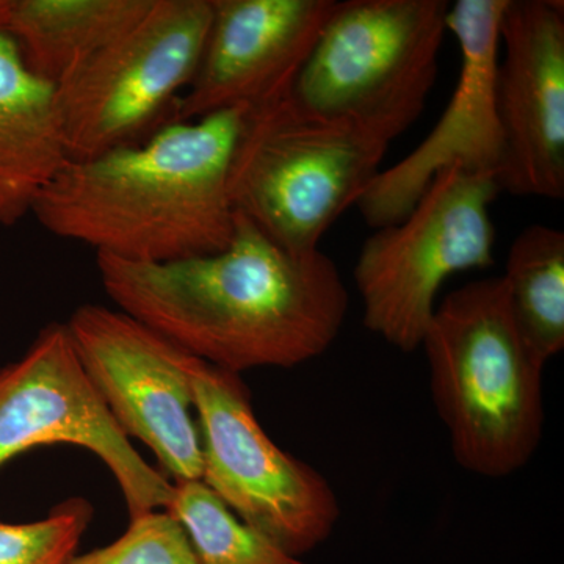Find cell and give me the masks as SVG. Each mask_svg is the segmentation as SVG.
Instances as JSON below:
<instances>
[{
	"label": "cell",
	"instance_id": "cell-1",
	"mask_svg": "<svg viewBox=\"0 0 564 564\" xmlns=\"http://www.w3.org/2000/svg\"><path fill=\"white\" fill-rule=\"evenodd\" d=\"M98 270L118 310L236 375L323 355L350 303L325 252L288 251L237 212L225 250L158 263L98 254Z\"/></svg>",
	"mask_w": 564,
	"mask_h": 564
},
{
	"label": "cell",
	"instance_id": "cell-2",
	"mask_svg": "<svg viewBox=\"0 0 564 564\" xmlns=\"http://www.w3.org/2000/svg\"><path fill=\"white\" fill-rule=\"evenodd\" d=\"M245 111L170 121L140 143L69 161L31 214L54 236L124 261L225 250L236 229L228 180Z\"/></svg>",
	"mask_w": 564,
	"mask_h": 564
},
{
	"label": "cell",
	"instance_id": "cell-3",
	"mask_svg": "<svg viewBox=\"0 0 564 564\" xmlns=\"http://www.w3.org/2000/svg\"><path fill=\"white\" fill-rule=\"evenodd\" d=\"M422 347L455 462L488 478L529 464L544 432L545 366L516 328L502 276L448 293Z\"/></svg>",
	"mask_w": 564,
	"mask_h": 564
},
{
	"label": "cell",
	"instance_id": "cell-4",
	"mask_svg": "<svg viewBox=\"0 0 564 564\" xmlns=\"http://www.w3.org/2000/svg\"><path fill=\"white\" fill-rule=\"evenodd\" d=\"M389 141L304 110L292 90L245 111L229 165L232 209L292 252L322 237L381 172Z\"/></svg>",
	"mask_w": 564,
	"mask_h": 564
},
{
	"label": "cell",
	"instance_id": "cell-5",
	"mask_svg": "<svg viewBox=\"0 0 564 564\" xmlns=\"http://www.w3.org/2000/svg\"><path fill=\"white\" fill-rule=\"evenodd\" d=\"M448 9L447 0L337 2L293 84V98L311 113L391 143L425 109Z\"/></svg>",
	"mask_w": 564,
	"mask_h": 564
},
{
	"label": "cell",
	"instance_id": "cell-6",
	"mask_svg": "<svg viewBox=\"0 0 564 564\" xmlns=\"http://www.w3.org/2000/svg\"><path fill=\"white\" fill-rule=\"evenodd\" d=\"M500 192L492 174L452 166L434 177L402 221L366 240L352 276L369 332L404 352L422 347L444 282L492 265L489 206Z\"/></svg>",
	"mask_w": 564,
	"mask_h": 564
},
{
	"label": "cell",
	"instance_id": "cell-7",
	"mask_svg": "<svg viewBox=\"0 0 564 564\" xmlns=\"http://www.w3.org/2000/svg\"><path fill=\"white\" fill-rule=\"evenodd\" d=\"M212 0H152L128 32L57 87L69 161L140 143L172 121L198 69Z\"/></svg>",
	"mask_w": 564,
	"mask_h": 564
},
{
	"label": "cell",
	"instance_id": "cell-8",
	"mask_svg": "<svg viewBox=\"0 0 564 564\" xmlns=\"http://www.w3.org/2000/svg\"><path fill=\"white\" fill-rule=\"evenodd\" d=\"M202 481L245 524L293 556L325 543L340 507L329 481L263 432L240 375L192 356Z\"/></svg>",
	"mask_w": 564,
	"mask_h": 564
},
{
	"label": "cell",
	"instance_id": "cell-9",
	"mask_svg": "<svg viewBox=\"0 0 564 564\" xmlns=\"http://www.w3.org/2000/svg\"><path fill=\"white\" fill-rule=\"evenodd\" d=\"M65 325L82 369L121 432L147 445L174 485L202 480L191 352L99 304L77 307Z\"/></svg>",
	"mask_w": 564,
	"mask_h": 564
},
{
	"label": "cell",
	"instance_id": "cell-10",
	"mask_svg": "<svg viewBox=\"0 0 564 564\" xmlns=\"http://www.w3.org/2000/svg\"><path fill=\"white\" fill-rule=\"evenodd\" d=\"M93 452L124 496L129 519L166 510L174 485L113 421L82 369L65 323H50L25 355L0 369V467L41 445Z\"/></svg>",
	"mask_w": 564,
	"mask_h": 564
},
{
	"label": "cell",
	"instance_id": "cell-11",
	"mask_svg": "<svg viewBox=\"0 0 564 564\" xmlns=\"http://www.w3.org/2000/svg\"><path fill=\"white\" fill-rule=\"evenodd\" d=\"M505 6L507 0H458L448 9L447 31L462 54L458 84L430 135L402 161L381 170L356 203L370 228L402 221L434 177L452 166L499 181L505 147L496 79Z\"/></svg>",
	"mask_w": 564,
	"mask_h": 564
},
{
	"label": "cell",
	"instance_id": "cell-12",
	"mask_svg": "<svg viewBox=\"0 0 564 564\" xmlns=\"http://www.w3.org/2000/svg\"><path fill=\"white\" fill-rule=\"evenodd\" d=\"M496 99L503 133L500 188L516 196H564V6L507 0Z\"/></svg>",
	"mask_w": 564,
	"mask_h": 564
},
{
	"label": "cell",
	"instance_id": "cell-13",
	"mask_svg": "<svg viewBox=\"0 0 564 564\" xmlns=\"http://www.w3.org/2000/svg\"><path fill=\"white\" fill-rule=\"evenodd\" d=\"M337 0H212L198 69L172 121L252 109L291 91Z\"/></svg>",
	"mask_w": 564,
	"mask_h": 564
},
{
	"label": "cell",
	"instance_id": "cell-14",
	"mask_svg": "<svg viewBox=\"0 0 564 564\" xmlns=\"http://www.w3.org/2000/svg\"><path fill=\"white\" fill-rule=\"evenodd\" d=\"M69 162L58 93L33 73L9 32H0V223L32 212L40 192Z\"/></svg>",
	"mask_w": 564,
	"mask_h": 564
},
{
	"label": "cell",
	"instance_id": "cell-15",
	"mask_svg": "<svg viewBox=\"0 0 564 564\" xmlns=\"http://www.w3.org/2000/svg\"><path fill=\"white\" fill-rule=\"evenodd\" d=\"M152 0H10L6 32L33 73L55 87L128 32Z\"/></svg>",
	"mask_w": 564,
	"mask_h": 564
},
{
	"label": "cell",
	"instance_id": "cell-16",
	"mask_svg": "<svg viewBox=\"0 0 564 564\" xmlns=\"http://www.w3.org/2000/svg\"><path fill=\"white\" fill-rule=\"evenodd\" d=\"M502 280L516 328L545 366L564 347V234L525 228L511 245Z\"/></svg>",
	"mask_w": 564,
	"mask_h": 564
},
{
	"label": "cell",
	"instance_id": "cell-17",
	"mask_svg": "<svg viewBox=\"0 0 564 564\" xmlns=\"http://www.w3.org/2000/svg\"><path fill=\"white\" fill-rule=\"evenodd\" d=\"M165 511L184 527L199 564H304L240 521L202 480L174 485Z\"/></svg>",
	"mask_w": 564,
	"mask_h": 564
},
{
	"label": "cell",
	"instance_id": "cell-18",
	"mask_svg": "<svg viewBox=\"0 0 564 564\" xmlns=\"http://www.w3.org/2000/svg\"><path fill=\"white\" fill-rule=\"evenodd\" d=\"M93 518L90 502L74 497L28 524L0 522V564H68Z\"/></svg>",
	"mask_w": 564,
	"mask_h": 564
},
{
	"label": "cell",
	"instance_id": "cell-19",
	"mask_svg": "<svg viewBox=\"0 0 564 564\" xmlns=\"http://www.w3.org/2000/svg\"><path fill=\"white\" fill-rule=\"evenodd\" d=\"M68 564H199L184 527L169 511L129 519L124 533L106 547L76 555Z\"/></svg>",
	"mask_w": 564,
	"mask_h": 564
},
{
	"label": "cell",
	"instance_id": "cell-20",
	"mask_svg": "<svg viewBox=\"0 0 564 564\" xmlns=\"http://www.w3.org/2000/svg\"><path fill=\"white\" fill-rule=\"evenodd\" d=\"M10 0H0V32L6 31L9 21Z\"/></svg>",
	"mask_w": 564,
	"mask_h": 564
}]
</instances>
